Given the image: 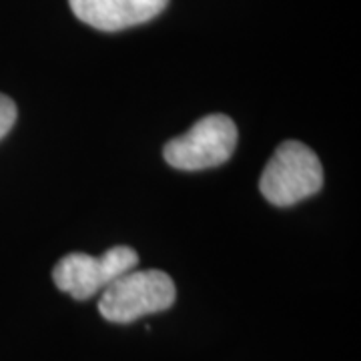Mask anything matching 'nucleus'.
I'll return each mask as SVG.
<instances>
[{
	"label": "nucleus",
	"instance_id": "2",
	"mask_svg": "<svg viewBox=\"0 0 361 361\" xmlns=\"http://www.w3.org/2000/svg\"><path fill=\"white\" fill-rule=\"evenodd\" d=\"M322 185V161L299 141L281 142L259 180L263 197L277 207L295 205L317 193Z\"/></svg>",
	"mask_w": 361,
	"mask_h": 361
},
{
	"label": "nucleus",
	"instance_id": "3",
	"mask_svg": "<svg viewBox=\"0 0 361 361\" xmlns=\"http://www.w3.org/2000/svg\"><path fill=\"white\" fill-rule=\"evenodd\" d=\"M237 147V127L227 115H209L191 129L171 139L163 155L171 167L180 171H201L219 167L231 159Z\"/></svg>",
	"mask_w": 361,
	"mask_h": 361
},
{
	"label": "nucleus",
	"instance_id": "4",
	"mask_svg": "<svg viewBox=\"0 0 361 361\" xmlns=\"http://www.w3.org/2000/svg\"><path fill=\"white\" fill-rule=\"evenodd\" d=\"M137 263V251L127 245L113 247L99 257L89 253H68L54 265L52 279L61 291L85 301L101 293L123 273L135 269Z\"/></svg>",
	"mask_w": 361,
	"mask_h": 361
},
{
	"label": "nucleus",
	"instance_id": "5",
	"mask_svg": "<svg viewBox=\"0 0 361 361\" xmlns=\"http://www.w3.org/2000/svg\"><path fill=\"white\" fill-rule=\"evenodd\" d=\"M78 20L97 30H123L153 20L169 0H68Z\"/></svg>",
	"mask_w": 361,
	"mask_h": 361
},
{
	"label": "nucleus",
	"instance_id": "6",
	"mask_svg": "<svg viewBox=\"0 0 361 361\" xmlns=\"http://www.w3.org/2000/svg\"><path fill=\"white\" fill-rule=\"evenodd\" d=\"M14 121H16V104L13 99L0 92V139L13 129Z\"/></svg>",
	"mask_w": 361,
	"mask_h": 361
},
{
	"label": "nucleus",
	"instance_id": "1",
	"mask_svg": "<svg viewBox=\"0 0 361 361\" xmlns=\"http://www.w3.org/2000/svg\"><path fill=\"white\" fill-rule=\"evenodd\" d=\"M177 289L165 271L130 269L101 291L99 311L106 322L133 323L139 317L169 310Z\"/></svg>",
	"mask_w": 361,
	"mask_h": 361
}]
</instances>
